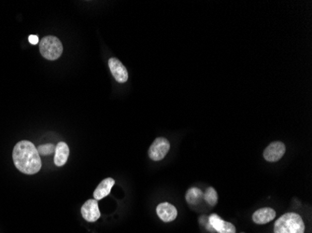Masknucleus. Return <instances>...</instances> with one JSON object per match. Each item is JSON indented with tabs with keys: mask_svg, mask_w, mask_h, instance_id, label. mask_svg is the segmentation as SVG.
<instances>
[{
	"mask_svg": "<svg viewBox=\"0 0 312 233\" xmlns=\"http://www.w3.org/2000/svg\"><path fill=\"white\" fill-rule=\"evenodd\" d=\"M204 193L197 187H191L186 193V201L190 204H195L203 198Z\"/></svg>",
	"mask_w": 312,
	"mask_h": 233,
	"instance_id": "nucleus-13",
	"label": "nucleus"
},
{
	"mask_svg": "<svg viewBox=\"0 0 312 233\" xmlns=\"http://www.w3.org/2000/svg\"><path fill=\"white\" fill-rule=\"evenodd\" d=\"M203 198L211 206H214L218 202V194L213 187H209L204 193Z\"/></svg>",
	"mask_w": 312,
	"mask_h": 233,
	"instance_id": "nucleus-14",
	"label": "nucleus"
},
{
	"mask_svg": "<svg viewBox=\"0 0 312 233\" xmlns=\"http://www.w3.org/2000/svg\"><path fill=\"white\" fill-rule=\"evenodd\" d=\"M114 184H115L114 179L110 178V177L104 179L101 183L97 186V187L94 189V200L99 201V200H102L103 198L107 197L110 193V190H111L112 186H114Z\"/></svg>",
	"mask_w": 312,
	"mask_h": 233,
	"instance_id": "nucleus-12",
	"label": "nucleus"
},
{
	"mask_svg": "<svg viewBox=\"0 0 312 233\" xmlns=\"http://www.w3.org/2000/svg\"><path fill=\"white\" fill-rule=\"evenodd\" d=\"M39 51L45 59L55 61L62 55V42L56 37L47 36L40 40Z\"/></svg>",
	"mask_w": 312,
	"mask_h": 233,
	"instance_id": "nucleus-3",
	"label": "nucleus"
},
{
	"mask_svg": "<svg viewBox=\"0 0 312 233\" xmlns=\"http://www.w3.org/2000/svg\"><path fill=\"white\" fill-rule=\"evenodd\" d=\"M170 149L168 140L164 137H157L149 149V157L155 162L163 160Z\"/></svg>",
	"mask_w": 312,
	"mask_h": 233,
	"instance_id": "nucleus-4",
	"label": "nucleus"
},
{
	"mask_svg": "<svg viewBox=\"0 0 312 233\" xmlns=\"http://www.w3.org/2000/svg\"><path fill=\"white\" fill-rule=\"evenodd\" d=\"M98 201L88 200L81 207L82 218L88 222H95L100 218V212L98 208Z\"/></svg>",
	"mask_w": 312,
	"mask_h": 233,
	"instance_id": "nucleus-7",
	"label": "nucleus"
},
{
	"mask_svg": "<svg viewBox=\"0 0 312 233\" xmlns=\"http://www.w3.org/2000/svg\"><path fill=\"white\" fill-rule=\"evenodd\" d=\"M12 159L16 168L25 175H35L41 169L38 149L29 141H21L16 144Z\"/></svg>",
	"mask_w": 312,
	"mask_h": 233,
	"instance_id": "nucleus-1",
	"label": "nucleus"
},
{
	"mask_svg": "<svg viewBox=\"0 0 312 233\" xmlns=\"http://www.w3.org/2000/svg\"><path fill=\"white\" fill-rule=\"evenodd\" d=\"M209 223L217 233H235V227L232 223L223 220L216 214H212L209 218Z\"/></svg>",
	"mask_w": 312,
	"mask_h": 233,
	"instance_id": "nucleus-8",
	"label": "nucleus"
},
{
	"mask_svg": "<svg viewBox=\"0 0 312 233\" xmlns=\"http://www.w3.org/2000/svg\"><path fill=\"white\" fill-rule=\"evenodd\" d=\"M55 163L56 166L61 167L65 165L69 156H70V148L65 142H60L56 145L55 151Z\"/></svg>",
	"mask_w": 312,
	"mask_h": 233,
	"instance_id": "nucleus-11",
	"label": "nucleus"
},
{
	"mask_svg": "<svg viewBox=\"0 0 312 233\" xmlns=\"http://www.w3.org/2000/svg\"><path fill=\"white\" fill-rule=\"evenodd\" d=\"M109 67L112 76L119 83H125L128 79V72L125 65L117 58H110Z\"/></svg>",
	"mask_w": 312,
	"mask_h": 233,
	"instance_id": "nucleus-6",
	"label": "nucleus"
},
{
	"mask_svg": "<svg viewBox=\"0 0 312 233\" xmlns=\"http://www.w3.org/2000/svg\"><path fill=\"white\" fill-rule=\"evenodd\" d=\"M28 39H29V42L31 43L32 45H36V44H38V43H39V37H38V36H36V35H31V36H29Z\"/></svg>",
	"mask_w": 312,
	"mask_h": 233,
	"instance_id": "nucleus-16",
	"label": "nucleus"
},
{
	"mask_svg": "<svg viewBox=\"0 0 312 233\" xmlns=\"http://www.w3.org/2000/svg\"><path fill=\"white\" fill-rule=\"evenodd\" d=\"M276 218L275 210L269 207H265L254 212L252 215V220L254 223L259 225H264L270 221H272Z\"/></svg>",
	"mask_w": 312,
	"mask_h": 233,
	"instance_id": "nucleus-10",
	"label": "nucleus"
},
{
	"mask_svg": "<svg viewBox=\"0 0 312 233\" xmlns=\"http://www.w3.org/2000/svg\"><path fill=\"white\" fill-rule=\"evenodd\" d=\"M304 221L296 213H287L277 219L274 233H305Z\"/></svg>",
	"mask_w": 312,
	"mask_h": 233,
	"instance_id": "nucleus-2",
	"label": "nucleus"
},
{
	"mask_svg": "<svg viewBox=\"0 0 312 233\" xmlns=\"http://www.w3.org/2000/svg\"><path fill=\"white\" fill-rule=\"evenodd\" d=\"M55 147H56V146L53 145V144H46V145H41V146H39V148H37V149H38L39 156H47L51 155V154H53V153L55 152Z\"/></svg>",
	"mask_w": 312,
	"mask_h": 233,
	"instance_id": "nucleus-15",
	"label": "nucleus"
},
{
	"mask_svg": "<svg viewBox=\"0 0 312 233\" xmlns=\"http://www.w3.org/2000/svg\"><path fill=\"white\" fill-rule=\"evenodd\" d=\"M285 150V145L282 142H273L265 148L264 158L269 163H276L284 156Z\"/></svg>",
	"mask_w": 312,
	"mask_h": 233,
	"instance_id": "nucleus-5",
	"label": "nucleus"
},
{
	"mask_svg": "<svg viewBox=\"0 0 312 233\" xmlns=\"http://www.w3.org/2000/svg\"><path fill=\"white\" fill-rule=\"evenodd\" d=\"M156 212L158 217L164 222H171L178 216V211L176 207L168 202L160 203L156 208Z\"/></svg>",
	"mask_w": 312,
	"mask_h": 233,
	"instance_id": "nucleus-9",
	"label": "nucleus"
}]
</instances>
